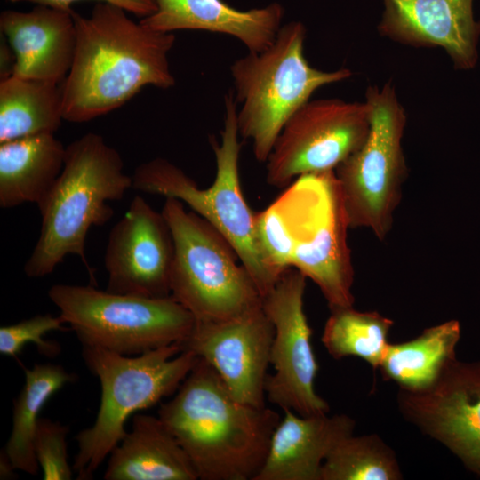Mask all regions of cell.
Wrapping results in <instances>:
<instances>
[{
    "label": "cell",
    "instance_id": "1",
    "mask_svg": "<svg viewBox=\"0 0 480 480\" xmlns=\"http://www.w3.org/2000/svg\"><path fill=\"white\" fill-rule=\"evenodd\" d=\"M128 14L105 2L87 17L74 12L76 52L61 84L64 120L88 122L122 107L145 86L175 84L168 58L174 34L153 30Z\"/></svg>",
    "mask_w": 480,
    "mask_h": 480
},
{
    "label": "cell",
    "instance_id": "2",
    "mask_svg": "<svg viewBox=\"0 0 480 480\" xmlns=\"http://www.w3.org/2000/svg\"><path fill=\"white\" fill-rule=\"evenodd\" d=\"M157 417L176 438L201 480H254L280 415L233 397L214 369L198 357Z\"/></svg>",
    "mask_w": 480,
    "mask_h": 480
},
{
    "label": "cell",
    "instance_id": "3",
    "mask_svg": "<svg viewBox=\"0 0 480 480\" xmlns=\"http://www.w3.org/2000/svg\"><path fill=\"white\" fill-rule=\"evenodd\" d=\"M132 188L119 152L95 132H87L66 147L62 172L37 205L42 217L39 237L23 270L30 278L50 275L68 255L80 258L93 278L85 257L91 228L114 215L109 202L121 200Z\"/></svg>",
    "mask_w": 480,
    "mask_h": 480
},
{
    "label": "cell",
    "instance_id": "4",
    "mask_svg": "<svg viewBox=\"0 0 480 480\" xmlns=\"http://www.w3.org/2000/svg\"><path fill=\"white\" fill-rule=\"evenodd\" d=\"M82 357L101 388L93 424L76 437L72 468L76 479L88 480L126 435L129 417L175 393L198 356L174 343L136 356L82 345Z\"/></svg>",
    "mask_w": 480,
    "mask_h": 480
},
{
    "label": "cell",
    "instance_id": "5",
    "mask_svg": "<svg viewBox=\"0 0 480 480\" xmlns=\"http://www.w3.org/2000/svg\"><path fill=\"white\" fill-rule=\"evenodd\" d=\"M305 26H282L273 44L230 66L239 136L250 140L257 161L265 163L284 124L319 87L348 78V68L322 71L304 55Z\"/></svg>",
    "mask_w": 480,
    "mask_h": 480
},
{
    "label": "cell",
    "instance_id": "6",
    "mask_svg": "<svg viewBox=\"0 0 480 480\" xmlns=\"http://www.w3.org/2000/svg\"><path fill=\"white\" fill-rule=\"evenodd\" d=\"M220 135V143L211 140L216 173L209 188H200L182 169L167 159L157 157L135 169L132 176V188L178 199L213 226L234 247L262 298L279 277L268 268L260 255L254 233L255 212L242 192L241 144L233 93L225 97L224 126Z\"/></svg>",
    "mask_w": 480,
    "mask_h": 480
},
{
    "label": "cell",
    "instance_id": "7",
    "mask_svg": "<svg viewBox=\"0 0 480 480\" xmlns=\"http://www.w3.org/2000/svg\"><path fill=\"white\" fill-rule=\"evenodd\" d=\"M273 203L287 235L290 267L317 285L331 310L353 307L350 223L335 170L299 176Z\"/></svg>",
    "mask_w": 480,
    "mask_h": 480
},
{
    "label": "cell",
    "instance_id": "8",
    "mask_svg": "<svg viewBox=\"0 0 480 480\" xmlns=\"http://www.w3.org/2000/svg\"><path fill=\"white\" fill-rule=\"evenodd\" d=\"M172 230L171 296L198 321H220L261 305V295L231 244L175 198L161 211Z\"/></svg>",
    "mask_w": 480,
    "mask_h": 480
},
{
    "label": "cell",
    "instance_id": "9",
    "mask_svg": "<svg viewBox=\"0 0 480 480\" xmlns=\"http://www.w3.org/2000/svg\"><path fill=\"white\" fill-rule=\"evenodd\" d=\"M48 297L82 345L136 356L183 341L196 318L172 296L147 298L57 284Z\"/></svg>",
    "mask_w": 480,
    "mask_h": 480
},
{
    "label": "cell",
    "instance_id": "10",
    "mask_svg": "<svg viewBox=\"0 0 480 480\" xmlns=\"http://www.w3.org/2000/svg\"><path fill=\"white\" fill-rule=\"evenodd\" d=\"M369 132L362 145L336 168L350 228L380 240L391 230L407 167L402 148L404 108L391 83L366 90Z\"/></svg>",
    "mask_w": 480,
    "mask_h": 480
},
{
    "label": "cell",
    "instance_id": "11",
    "mask_svg": "<svg viewBox=\"0 0 480 480\" xmlns=\"http://www.w3.org/2000/svg\"><path fill=\"white\" fill-rule=\"evenodd\" d=\"M364 102L308 100L284 124L266 161L268 185L284 188L300 175L335 170L364 141Z\"/></svg>",
    "mask_w": 480,
    "mask_h": 480
},
{
    "label": "cell",
    "instance_id": "12",
    "mask_svg": "<svg viewBox=\"0 0 480 480\" xmlns=\"http://www.w3.org/2000/svg\"><path fill=\"white\" fill-rule=\"evenodd\" d=\"M306 279L300 271L289 268L261 298L262 308L274 326L270 350L274 373L267 376L265 393L267 399L282 410L312 416L328 413L330 406L315 389L319 367L304 311Z\"/></svg>",
    "mask_w": 480,
    "mask_h": 480
},
{
    "label": "cell",
    "instance_id": "13",
    "mask_svg": "<svg viewBox=\"0 0 480 480\" xmlns=\"http://www.w3.org/2000/svg\"><path fill=\"white\" fill-rule=\"evenodd\" d=\"M396 401L405 420L480 477V361L456 358L429 387L398 388Z\"/></svg>",
    "mask_w": 480,
    "mask_h": 480
},
{
    "label": "cell",
    "instance_id": "14",
    "mask_svg": "<svg viewBox=\"0 0 480 480\" xmlns=\"http://www.w3.org/2000/svg\"><path fill=\"white\" fill-rule=\"evenodd\" d=\"M273 337L274 326L261 301L228 319L196 320L179 345L181 351H190L209 364L235 399L263 407Z\"/></svg>",
    "mask_w": 480,
    "mask_h": 480
},
{
    "label": "cell",
    "instance_id": "15",
    "mask_svg": "<svg viewBox=\"0 0 480 480\" xmlns=\"http://www.w3.org/2000/svg\"><path fill=\"white\" fill-rule=\"evenodd\" d=\"M173 256L172 234L163 212L136 196L109 232L106 290L147 298L171 296Z\"/></svg>",
    "mask_w": 480,
    "mask_h": 480
},
{
    "label": "cell",
    "instance_id": "16",
    "mask_svg": "<svg viewBox=\"0 0 480 480\" xmlns=\"http://www.w3.org/2000/svg\"><path fill=\"white\" fill-rule=\"evenodd\" d=\"M473 0H383L380 34L415 47H441L458 69L473 68L478 59L480 22Z\"/></svg>",
    "mask_w": 480,
    "mask_h": 480
},
{
    "label": "cell",
    "instance_id": "17",
    "mask_svg": "<svg viewBox=\"0 0 480 480\" xmlns=\"http://www.w3.org/2000/svg\"><path fill=\"white\" fill-rule=\"evenodd\" d=\"M0 28L14 54L13 76L63 83L76 46L73 10L43 4L28 12L5 10Z\"/></svg>",
    "mask_w": 480,
    "mask_h": 480
},
{
    "label": "cell",
    "instance_id": "18",
    "mask_svg": "<svg viewBox=\"0 0 480 480\" xmlns=\"http://www.w3.org/2000/svg\"><path fill=\"white\" fill-rule=\"evenodd\" d=\"M283 411L254 480H320L324 460L340 440L353 434L355 420L346 414L301 416Z\"/></svg>",
    "mask_w": 480,
    "mask_h": 480
},
{
    "label": "cell",
    "instance_id": "19",
    "mask_svg": "<svg viewBox=\"0 0 480 480\" xmlns=\"http://www.w3.org/2000/svg\"><path fill=\"white\" fill-rule=\"evenodd\" d=\"M154 1L156 12L140 20L148 28L164 33L190 29L226 34L252 52H262L273 44L284 15L277 3L240 11L222 0Z\"/></svg>",
    "mask_w": 480,
    "mask_h": 480
},
{
    "label": "cell",
    "instance_id": "20",
    "mask_svg": "<svg viewBox=\"0 0 480 480\" xmlns=\"http://www.w3.org/2000/svg\"><path fill=\"white\" fill-rule=\"evenodd\" d=\"M109 454L106 480H197L196 471L158 417L138 413Z\"/></svg>",
    "mask_w": 480,
    "mask_h": 480
},
{
    "label": "cell",
    "instance_id": "21",
    "mask_svg": "<svg viewBox=\"0 0 480 480\" xmlns=\"http://www.w3.org/2000/svg\"><path fill=\"white\" fill-rule=\"evenodd\" d=\"M66 147L54 133L0 143V207L38 205L60 175Z\"/></svg>",
    "mask_w": 480,
    "mask_h": 480
},
{
    "label": "cell",
    "instance_id": "22",
    "mask_svg": "<svg viewBox=\"0 0 480 480\" xmlns=\"http://www.w3.org/2000/svg\"><path fill=\"white\" fill-rule=\"evenodd\" d=\"M460 336V322L452 319L426 328L411 340L389 343L379 367L382 379L396 382L402 389L429 387L457 358Z\"/></svg>",
    "mask_w": 480,
    "mask_h": 480
},
{
    "label": "cell",
    "instance_id": "23",
    "mask_svg": "<svg viewBox=\"0 0 480 480\" xmlns=\"http://www.w3.org/2000/svg\"><path fill=\"white\" fill-rule=\"evenodd\" d=\"M63 119L61 84L16 76L0 82V143L55 133Z\"/></svg>",
    "mask_w": 480,
    "mask_h": 480
},
{
    "label": "cell",
    "instance_id": "24",
    "mask_svg": "<svg viewBox=\"0 0 480 480\" xmlns=\"http://www.w3.org/2000/svg\"><path fill=\"white\" fill-rule=\"evenodd\" d=\"M23 371L25 381L14 400L12 428L4 451L15 469L36 476L39 465L34 438L39 414L49 398L73 382L76 376L53 364H36L32 368L24 367Z\"/></svg>",
    "mask_w": 480,
    "mask_h": 480
},
{
    "label": "cell",
    "instance_id": "25",
    "mask_svg": "<svg viewBox=\"0 0 480 480\" xmlns=\"http://www.w3.org/2000/svg\"><path fill=\"white\" fill-rule=\"evenodd\" d=\"M394 322L377 311H358L353 307L331 310L322 334V343L335 359L356 356L379 369Z\"/></svg>",
    "mask_w": 480,
    "mask_h": 480
},
{
    "label": "cell",
    "instance_id": "26",
    "mask_svg": "<svg viewBox=\"0 0 480 480\" xmlns=\"http://www.w3.org/2000/svg\"><path fill=\"white\" fill-rule=\"evenodd\" d=\"M395 452L377 435H349L324 460L320 480H399Z\"/></svg>",
    "mask_w": 480,
    "mask_h": 480
},
{
    "label": "cell",
    "instance_id": "27",
    "mask_svg": "<svg viewBox=\"0 0 480 480\" xmlns=\"http://www.w3.org/2000/svg\"><path fill=\"white\" fill-rule=\"evenodd\" d=\"M69 428L59 421L40 418L34 438L35 455L44 480H70L73 468L68 460Z\"/></svg>",
    "mask_w": 480,
    "mask_h": 480
},
{
    "label": "cell",
    "instance_id": "28",
    "mask_svg": "<svg viewBox=\"0 0 480 480\" xmlns=\"http://www.w3.org/2000/svg\"><path fill=\"white\" fill-rule=\"evenodd\" d=\"M65 322L60 316L50 314L36 315L17 324L1 326L0 353L8 356H16L28 343H34L39 351L46 356H53L59 352V347L44 339L52 331H65Z\"/></svg>",
    "mask_w": 480,
    "mask_h": 480
},
{
    "label": "cell",
    "instance_id": "29",
    "mask_svg": "<svg viewBox=\"0 0 480 480\" xmlns=\"http://www.w3.org/2000/svg\"><path fill=\"white\" fill-rule=\"evenodd\" d=\"M12 2H28L35 4H43L66 11H72L71 4L79 0H11ZM121 7L130 14L140 19L151 15L156 10L154 0H98Z\"/></svg>",
    "mask_w": 480,
    "mask_h": 480
},
{
    "label": "cell",
    "instance_id": "30",
    "mask_svg": "<svg viewBox=\"0 0 480 480\" xmlns=\"http://www.w3.org/2000/svg\"><path fill=\"white\" fill-rule=\"evenodd\" d=\"M12 50L6 39L4 43L1 44V79L6 78L12 75L14 60H11V53Z\"/></svg>",
    "mask_w": 480,
    "mask_h": 480
},
{
    "label": "cell",
    "instance_id": "31",
    "mask_svg": "<svg viewBox=\"0 0 480 480\" xmlns=\"http://www.w3.org/2000/svg\"><path fill=\"white\" fill-rule=\"evenodd\" d=\"M14 470H16L15 468L4 451V453L2 452L0 456V478H11L13 476Z\"/></svg>",
    "mask_w": 480,
    "mask_h": 480
}]
</instances>
